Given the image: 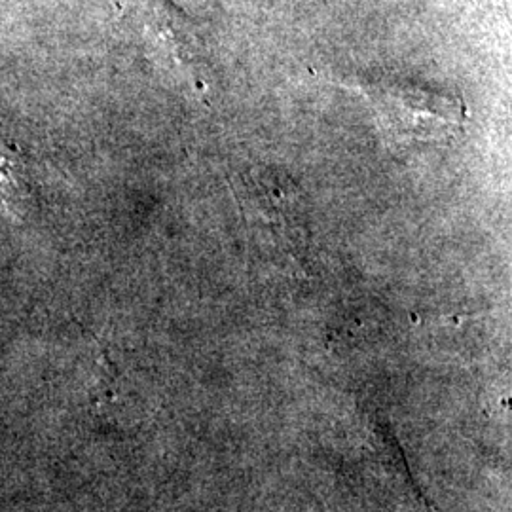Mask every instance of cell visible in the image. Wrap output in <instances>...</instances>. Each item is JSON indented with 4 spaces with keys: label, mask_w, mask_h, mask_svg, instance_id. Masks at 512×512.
<instances>
[{
    "label": "cell",
    "mask_w": 512,
    "mask_h": 512,
    "mask_svg": "<svg viewBox=\"0 0 512 512\" xmlns=\"http://www.w3.org/2000/svg\"><path fill=\"white\" fill-rule=\"evenodd\" d=\"M33 192L25 158L0 131V219L19 222L31 211Z\"/></svg>",
    "instance_id": "4"
},
{
    "label": "cell",
    "mask_w": 512,
    "mask_h": 512,
    "mask_svg": "<svg viewBox=\"0 0 512 512\" xmlns=\"http://www.w3.org/2000/svg\"><path fill=\"white\" fill-rule=\"evenodd\" d=\"M395 152L420 145L446 143L458 137L469 120V110L456 90L435 88L403 78H368L361 82Z\"/></svg>",
    "instance_id": "1"
},
{
    "label": "cell",
    "mask_w": 512,
    "mask_h": 512,
    "mask_svg": "<svg viewBox=\"0 0 512 512\" xmlns=\"http://www.w3.org/2000/svg\"><path fill=\"white\" fill-rule=\"evenodd\" d=\"M120 10L156 65L186 88L205 92L207 44L194 19L171 0H122Z\"/></svg>",
    "instance_id": "2"
},
{
    "label": "cell",
    "mask_w": 512,
    "mask_h": 512,
    "mask_svg": "<svg viewBox=\"0 0 512 512\" xmlns=\"http://www.w3.org/2000/svg\"><path fill=\"white\" fill-rule=\"evenodd\" d=\"M234 188L247 236L264 251L294 256L308 245L306 209L291 179L270 169H251L239 175Z\"/></svg>",
    "instance_id": "3"
}]
</instances>
